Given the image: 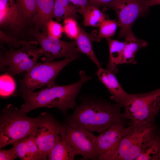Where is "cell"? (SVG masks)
I'll use <instances>...</instances> for the list:
<instances>
[{
  "mask_svg": "<svg viewBox=\"0 0 160 160\" xmlns=\"http://www.w3.org/2000/svg\"><path fill=\"white\" fill-rule=\"evenodd\" d=\"M38 44L35 41L19 49L9 47V49L6 48L4 45H0V72L7 73L14 76L30 69L43 55L41 48L36 46Z\"/></svg>",
  "mask_w": 160,
  "mask_h": 160,
  "instance_id": "cell-6",
  "label": "cell"
},
{
  "mask_svg": "<svg viewBox=\"0 0 160 160\" xmlns=\"http://www.w3.org/2000/svg\"><path fill=\"white\" fill-rule=\"evenodd\" d=\"M78 8L68 0H55L53 17L60 21L70 18L77 19Z\"/></svg>",
  "mask_w": 160,
  "mask_h": 160,
  "instance_id": "cell-21",
  "label": "cell"
},
{
  "mask_svg": "<svg viewBox=\"0 0 160 160\" xmlns=\"http://www.w3.org/2000/svg\"><path fill=\"white\" fill-rule=\"evenodd\" d=\"M146 1L149 7L160 4V0H146Z\"/></svg>",
  "mask_w": 160,
  "mask_h": 160,
  "instance_id": "cell-34",
  "label": "cell"
},
{
  "mask_svg": "<svg viewBox=\"0 0 160 160\" xmlns=\"http://www.w3.org/2000/svg\"><path fill=\"white\" fill-rule=\"evenodd\" d=\"M97 34V30L89 34L80 26L79 34L74 40L80 52L88 57L99 68L101 67V64L95 54L92 46L93 42L98 41Z\"/></svg>",
  "mask_w": 160,
  "mask_h": 160,
  "instance_id": "cell-17",
  "label": "cell"
},
{
  "mask_svg": "<svg viewBox=\"0 0 160 160\" xmlns=\"http://www.w3.org/2000/svg\"><path fill=\"white\" fill-rule=\"evenodd\" d=\"M13 76L4 72L0 76V96L6 98L15 94L16 90V83Z\"/></svg>",
  "mask_w": 160,
  "mask_h": 160,
  "instance_id": "cell-23",
  "label": "cell"
},
{
  "mask_svg": "<svg viewBox=\"0 0 160 160\" xmlns=\"http://www.w3.org/2000/svg\"><path fill=\"white\" fill-rule=\"evenodd\" d=\"M79 74V80L73 83L56 84L38 91L20 94L24 100L20 110L27 113L41 108H55L66 116L68 110L74 108L76 105V99L83 85L92 78L83 71H80Z\"/></svg>",
  "mask_w": 160,
  "mask_h": 160,
  "instance_id": "cell-2",
  "label": "cell"
},
{
  "mask_svg": "<svg viewBox=\"0 0 160 160\" xmlns=\"http://www.w3.org/2000/svg\"><path fill=\"white\" fill-rule=\"evenodd\" d=\"M72 113L66 115L63 123L100 133L115 123H123L119 104L111 103L97 96H82Z\"/></svg>",
  "mask_w": 160,
  "mask_h": 160,
  "instance_id": "cell-1",
  "label": "cell"
},
{
  "mask_svg": "<svg viewBox=\"0 0 160 160\" xmlns=\"http://www.w3.org/2000/svg\"><path fill=\"white\" fill-rule=\"evenodd\" d=\"M96 74L101 82L106 87L111 96L110 99L124 107L129 100L131 94L127 93L122 88L114 75L108 70L98 68Z\"/></svg>",
  "mask_w": 160,
  "mask_h": 160,
  "instance_id": "cell-14",
  "label": "cell"
},
{
  "mask_svg": "<svg viewBox=\"0 0 160 160\" xmlns=\"http://www.w3.org/2000/svg\"><path fill=\"white\" fill-rule=\"evenodd\" d=\"M84 18V25L85 26L99 27L107 17L99 7L90 4L81 14Z\"/></svg>",
  "mask_w": 160,
  "mask_h": 160,
  "instance_id": "cell-22",
  "label": "cell"
},
{
  "mask_svg": "<svg viewBox=\"0 0 160 160\" xmlns=\"http://www.w3.org/2000/svg\"><path fill=\"white\" fill-rule=\"evenodd\" d=\"M90 3L99 7H108L109 5L115 0H89Z\"/></svg>",
  "mask_w": 160,
  "mask_h": 160,
  "instance_id": "cell-33",
  "label": "cell"
},
{
  "mask_svg": "<svg viewBox=\"0 0 160 160\" xmlns=\"http://www.w3.org/2000/svg\"><path fill=\"white\" fill-rule=\"evenodd\" d=\"M125 45L121 64H135V55L140 48L145 47L148 43L146 41L137 38L132 31L125 38Z\"/></svg>",
  "mask_w": 160,
  "mask_h": 160,
  "instance_id": "cell-18",
  "label": "cell"
},
{
  "mask_svg": "<svg viewBox=\"0 0 160 160\" xmlns=\"http://www.w3.org/2000/svg\"><path fill=\"white\" fill-rule=\"evenodd\" d=\"M26 138L18 141L14 144L12 147L17 157L22 160L26 159Z\"/></svg>",
  "mask_w": 160,
  "mask_h": 160,
  "instance_id": "cell-30",
  "label": "cell"
},
{
  "mask_svg": "<svg viewBox=\"0 0 160 160\" xmlns=\"http://www.w3.org/2000/svg\"><path fill=\"white\" fill-rule=\"evenodd\" d=\"M35 41H28L25 40H20L16 37L7 34L1 30H0V45L6 44L9 47L17 49L20 48L24 45L33 43Z\"/></svg>",
  "mask_w": 160,
  "mask_h": 160,
  "instance_id": "cell-26",
  "label": "cell"
},
{
  "mask_svg": "<svg viewBox=\"0 0 160 160\" xmlns=\"http://www.w3.org/2000/svg\"><path fill=\"white\" fill-rule=\"evenodd\" d=\"M55 0H36L35 13L32 20L35 29L46 31V25L52 20Z\"/></svg>",
  "mask_w": 160,
  "mask_h": 160,
  "instance_id": "cell-16",
  "label": "cell"
},
{
  "mask_svg": "<svg viewBox=\"0 0 160 160\" xmlns=\"http://www.w3.org/2000/svg\"><path fill=\"white\" fill-rule=\"evenodd\" d=\"M79 56L66 57L57 61L36 63L19 80L20 87L17 94L33 92L44 87H51L56 84L57 77L68 64Z\"/></svg>",
  "mask_w": 160,
  "mask_h": 160,
  "instance_id": "cell-4",
  "label": "cell"
},
{
  "mask_svg": "<svg viewBox=\"0 0 160 160\" xmlns=\"http://www.w3.org/2000/svg\"><path fill=\"white\" fill-rule=\"evenodd\" d=\"M78 9V12L80 14L90 3L89 0H68Z\"/></svg>",
  "mask_w": 160,
  "mask_h": 160,
  "instance_id": "cell-32",
  "label": "cell"
},
{
  "mask_svg": "<svg viewBox=\"0 0 160 160\" xmlns=\"http://www.w3.org/2000/svg\"><path fill=\"white\" fill-rule=\"evenodd\" d=\"M36 0H16L18 10L25 24L32 22L36 10Z\"/></svg>",
  "mask_w": 160,
  "mask_h": 160,
  "instance_id": "cell-24",
  "label": "cell"
},
{
  "mask_svg": "<svg viewBox=\"0 0 160 160\" xmlns=\"http://www.w3.org/2000/svg\"><path fill=\"white\" fill-rule=\"evenodd\" d=\"M80 27L75 18H70L64 20L63 32L71 39L74 40L77 37L79 32Z\"/></svg>",
  "mask_w": 160,
  "mask_h": 160,
  "instance_id": "cell-28",
  "label": "cell"
},
{
  "mask_svg": "<svg viewBox=\"0 0 160 160\" xmlns=\"http://www.w3.org/2000/svg\"><path fill=\"white\" fill-rule=\"evenodd\" d=\"M146 0H115L108 8L114 10L120 27V37L126 38L132 31V26L137 18L143 15L149 7Z\"/></svg>",
  "mask_w": 160,
  "mask_h": 160,
  "instance_id": "cell-11",
  "label": "cell"
},
{
  "mask_svg": "<svg viewBox=\"0 0 160 160\" xmlns=\"http://www.w3.org/2000/svg\"><path fill=\"white\" fill-rule=\"evenodd\" d=\"M106 40L109 46V55L107 69L115 74L118 72L117 66L121 63L125 43L110 38Z\"/></svg>",
  "mask_w": 160,
  "mask_h": 160,
  "instance_id": "cell-20",
  "label": "cell"
},
{
  "mask_svg": "<svg viewBox=\"0 0 160 160\" xmlns=\"http://www.w3.org/2000/svg\"><path fill=\"white\" fill-rule=\"evenodd\" d=\"M135 160H160V132L156 127L146 136Z\"/></svg>",
  "mask_w": 160,
  "mask_h": 160,
  "instance_id": "cell-15",
  "label": "cell"
},
{
  "mask_svg": "<svg viewBox=\"0 0 160 160\" xmlns=\"http://www.w3.org/2000/svg\"><path fill=\"white\" fill-rule=\"evenodd\" d=\"M17 158L12 147L9 149L0 150V160H13Z\"/></svg>",
  "mask_w": 160,
  "mask_h": 160,
  "instance_id": "cell-31",
  "label": "cell"
},
{
  "mask_svg": "<svg viewBox=\"0 0 160 160\" xmlns=\"http://www.w3.org/2000/svg\"><path fill=\"white\" fill-rule=\"evenodd\" d=\"M25 23L15 0H0V25L16 32L23 30Z\"/></svg>",
  "mask_w": 160,
  "mask_h": 160,
  "instance_id": "cell-13",
  "label": "cell"
},
{
  "mask_svg": "<svg viewBox=\"0 0 160 160\" xmlns=\"http://www.w3.org/2000/svg\"><path fill=\"white\" fill-rule=\"evenodd\" d=\"M130 126L115 123L97 136L96 147L99 160H110L112 155L123 135Z\"/></svg>",
  "mask_w": 160,
  "mask_h": 160,
  "instance_id": "cell-12",
  "label": "cell"
},
{
  "mask_svg": "<svg viewBox=\"0 0 160 160\" xmlns=\"http://www.w3.org/2000/svg\"><path fill=\"white\" fill-rule=\"evenodd\" d=\"M29 34L40 45L44 56L41 58L44 62L64 57L79 56L81 53L74 41H65L49 35L47 31L41 32L34 29L30 30Z\"/></svg>",
  "mask_w": 160,
  "mask_h": 160,
  "instance_id": "cell-7",
  "label": "cell"
},
{
  "mask_svg": "<svg viewBox=\"0 0 160 160\" xmlns=\"http://www.w3.org/2000/svg\"><path fill=\"white\" fill-rule=\"evenodd\" d=\"M46 31L48 34L54 37L60 39L63 32V27L60 23L51 20L47 23Z\"/></svg>",
  "mask_w": 160,
  "mask_h": 160,
  "instance_id": "cell-29",
  "label": "cell"
},
{
  "mask_svg": "<svg viewBox=\"0 0 160 160\" xmlns=\"http://www.w3.org/2000/svg\"><path fill=\"white\" fill-rule=\"evenodd\" d=\"M27 153L26 160H38L39 151L33 133L26 138Z\"/></svg>",
  "mask_w": 160,
  "mask_h": 160,
  "instance_id": "cell-27",
  "label": "cell"
},
{
  "mask_svg": "<svg viewBox=\"0 0 160 160\" xmlns=\"http://www.w3.org/2000/svg\"><path fill=\"white\" fill-rule=\"evenodd\" d=\"M39 116L33 133L39 149V160H46L60 137L62 124L47 112L41 113Z\"/></svg>",
  "mask_w": 160,
  "mask_h": 160,
  "instance_id": "cell-10",
  "label": "cell"
},
{
  "mask_svg": "<svg viewBox=\"0 0 160 160\" xmlns=\"http://www.w3.org/2000/svg\"><path fill=\"white\" fill-rule=\"evenodd\" d=\"M76 155L60 134L55 145L48 153L47 160H73Z\"/></svg>",
  "mask_w": 160,
  "mask_h": 160,
  "instance_id": "cell-19",
  "label": "cell"
},
{
  "mask_svg": "<svg viewBox=\"0 0 160 160\" xmlns=\"http://www.w3.org/2000/svg\"><path fill=\"white\" fill-rule=\"evenodd\" d=\"M26 113L10 104L1 111L0 116V148L13 145L34 132L39 120L27 116Z\"/></svg>",
  "mask_w": 160,
  "mask_h": 160,
  "instance_id": "cell-3",
  "label": "cell"
},
{
  "mask_svg": "<svg viewBox=\"0 0 160 160\" xmlns=\"http://www.w3.org/2000/svg\"><path fill=\"white\" fill-rule=\"evenodd\" d=\"M118 24L114 20L105 19L99 26V31L97 35L98 41L101 39L110 38L116 33Z\"/></svg>",
  "mask_w": 160,
  "mask_h": 160,
  "instance_id": "cell-25",
  "label": "cell"
},
{
  "mask_svg": "<svg viewBox=\"0 0 160 160\" xmlns=\"http://www.w3.org/2000/svg\"><path fill=\"white\" fill-rule=\"evenodd\" d=\"M121 114L122 119H129L130 125L153 123L160 109V88L147 92L131 94Z\"/></svg>",
  "mask_w": 160,
  "mask_h": 160,
  "instance_id": "cell-5",
  "label": "cell"
},
{
  "mask_svg": "<svg viewBox=\"0 0 160 160\" xmlns=\"http://www.w3.org/2000/svg\"><path fill=\"white\" fill-rule=\"evenodd\" d=\"M130 126L114 150L111 160H135L146 136L156 127L153 123Z\"/></svg>",
  "mask_w": 160,
  "mask_h": 160,
  "instance_id": "cell-8",
  "label": "cell"
},
{
  "mask_svg": "<svg viewBox=\"0 0 160 160\" xmlns=\"http://www.w3.org/2000/svg\"><path fill=\"white\" fill-rule=\"evenodd\" d=\"M62 124L60 134L76 155H80L86 159L98 160L96 147L97 136L84 128Z\"/></svg>",
  "mask_w": 160,
  "mask_h": 160,
  "instance_id": "cell-9",
  "label": "cell"
}]
</instances>
